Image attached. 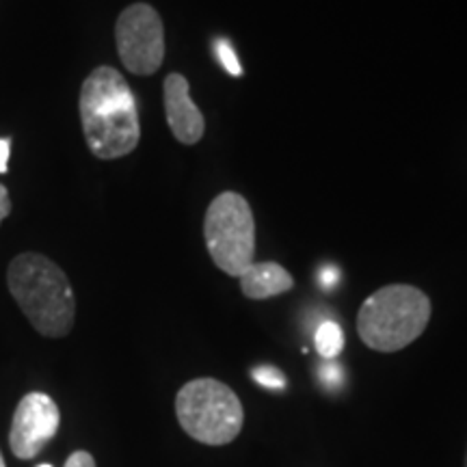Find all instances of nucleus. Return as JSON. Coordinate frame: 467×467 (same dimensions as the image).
I'll return each mask as SVG.
<instances>
[{"mask_svg": "<svg viewBox=\"0 0 467 467\" xmlns=\"http://www.w3.org/2000/svg\"><path fill=\"white\" fill-rule=\"evenodd\" d=\"M214 57H217V61L223 66V69L227 74L232 76H243V66L241 61H238L236 52H234L232 44L227 42L223 37H217L214 39Z\"/></svg>", "mask_w": 467, "mask_h": 467, "instance_id": "nucleus-12", "label": "nucleus"}, {"mask_svg": "<svg viewBox=\"0 0 467 467\" xmlns=\"http://www.w3.org/2000/svg\"><path fill=\"white\" fill-rule=\"evenodd\" d=\"M210 258L225 275L241 277L255 258V219L241 192L225 191L210 202L203 219Z\"/></svg>", "mask_w": 467, "mask_h": 467, "instance_id": "nucleus-5", "label": "nucleus"}, {"mask_svg": "<svg viewBox=\"0 0 467 467\" xmlns=\"http://www.w3.org/2000/svg\"><path fill=\"white\" fill-rule=\"evenodd\" d=\"M238 279L243 295L254 301L271 299L295 288V277L277 262H254Z\"/></svg>", "mask_w": 467, "mask_h": 467, "instance_id": "nucleus-9", "label": "nucleus"}, {"mask_svg": "<svg viewBox=\"0 0 467 467\" xmlns=\"http://www.w3.org/2000/svg\"><path fill=\"white\" fill-rule=\"evenodd\" d=\"M165 93V115L169 130L182 145H197L206 134V119L191 98L189 80L173 72L162 85Z\"/></svg>", "mask_w": 467, "mask_h": 467, "instance_id": "nucleus-8", "label": "nucleus"}, {"mask_svg": "<svg viewBox=\"0 0 467 467\" xmlns=\"http://www.w3.org/2000/svg\"><path fill=\"white\" fill-rule=\"evenodd\" d=\"M61 413L57 402L44 392H31L16 407L11 420L9 446L17 459H35L42 454L46 443L55 440Z\"/></svg>", "mask_w": 467, "mask_h": 467, "instance_id": "nucleus-7", "label": "nucleus"}, {"mask_svg": "<svg viewBox=\"0 0 467 467\" xmlns=\"http://www.w3.org/2000/svg\"><path fill=\"white\" fill-rule=\"evenodd\" d=\"M314 344H317L318 355L327 361L336 359L344 348V331L342 327L334 320H325L314 334Z\"/></svg>", "mask_w": 467, "mask_h": 467, "instance_id": "nucleus-10", "label": "nucleus"}, {"mask_svg": "<svg viewBox=\"0 0 467 467\" xmlns=\"http://www.w3.org/2000/svg\"><path fill=\"white\" fill-rule=\"evenodd\" d=\"M115 44L121 63L134 76L156 74L165 61V26L151 5L134 3L121 11L115 25Z\"/></svg>", "mask_w": 467, "mask_h": 467, "instance_id": "nucleus-6", "label": "nucleus"}, {"mask_svg": "<svg viewBox=\"0 0 467 467\" xmlns=\"http://www.w3.org/2000/svg\"><path fill=\"white\" fill-rule=\"evenodd\" d=\"M37 467H52L50 463H42V465H37Z\"/></svg>", "mask_w": 467, "mask_h": 467, "instance_id": "nucleus-18", "label": "nucleus"}, {"mask_svg": "<svg viewBox=\"0 0 467 467\" xmlns=\"http://www.w3.org/2000/svg\"><path fill=\"white\" fill-rule=\"evenodd\" d=\"M465 467H467V452H465Z\"/></svg>", "mask_w": 467, "mask_h": 467, "instance_id": "nucleus-19", "label": "nucleus"}, {"mask_svg": "<svg viewBox=\"0 0 467 467\" xmlns=\"http://www.w3.org/2000/svg\"><path fill=\"white\" fill-rule=\"evenodd\" d=\"M11 156V139H0V173H7Z\"/></svg>", "mask_w": 467, "mask_h": 467, "instance_id": "nucleus-15", "label": "nucleus"}, {"mask_svg": "<svg viewBox=\"0 0 467 467\" xmlns=\"http://www.w3.org/2000/svg\"><path fill=\"white\" fill-rule=\"evenodd\" d=\"M9 213H11V195L7 186L0 184V225H3V221L9 217Z\"/></svg>", "mask_w": 467, "mask_h": 467, "instance_id": "nucleus-14", "label": "nucleus"}, {"mask_svg": "<svg viewBox=\"0 0 467 467\" xmlns=\"http://www.w3.org/2000/svg\"><path fill=\"white\" fill-rule=\"evenodd\" d=\"M431 312V299L416 285H383L361 303L358 334L368 348L396 353L424 334Z\"/></svg>", "mask_w": 467, "mask_h": 467, "instance_id": "nucleus-3", "label": "nucleus"}, {"mask_svg": "<svg viewBox=\"0 0 467 467\" xmlns=\"http://www.w3.org/2000/svg\"><path fill=\"white\" fill-rule=\"evenodd\" d=\"M0 467H7V465H5V459H3V452H0Z\"/></svg>", "mask_w": 467, "mask_h": 467, "instance_id": "nucleus-17", "label": "nucleus"}, {"mask_svg": "<svg viewBox=\"0 0 467 467\" xmlns=\"http://www.w3.org/2000/svg\"><path fill=\"white\" fill-rule=\"evenodd\" d=\"M320 379H325V381H334V379H342V372L337 370V368L334 366V370H327V368H323V370H320Z\"/></svg>", "mask_w": 467, "mask_h": 467, "instance_id": "nucleus-16", "label": "nucleus"}, {"mask_svg": "<svg viewBox=\"0 0 467 467\" xmlns=\"http://www.w3.org/2000/svg\"><path fill=\"white\" fill-rule=\"evenodd\" d=\"M11 296L28 323L46 337H66L74 327L76 296L61 266L44 254L16 255L7 271Z\"/></svg>", "mask_w": 467, "mask_h": 467, "instance_id": "nucleus-2", "label": "nucleus"}, {"mask_svg": "<svg viewBox=\"0 0 467 467\" xmlns=\"http://www.w3.org/2000/svg\"><path fill=\"white\" fill-rule=\"evenodd\" d=\"M175 416L191 440L227 446L241 435L244 409L236 392L213 377L192 379L175 396Z\"/></svg>", "mask_w": 467, "mask_h": 467, "instance_id": "nucleus-4", "label": "nucleus"}, {"mask_svg": "<svg viewBox=\"0 0 467 467\" xmlns=\"http://www.w3.org/2000/svg\"><path fill=\"white\" fill-rule=\"evenodd\" d=\"M63 467H96V459L87 451H76L69 454Z\"/></svg>", "mask_w": 467, "mask_h": 467, "instance_id": "nucleus-13", "label": "nucleus"}, {"mask_svg": "<svg viewBox=\"0 0 467 467\" xmlns=\"http://www.w3.org/2000/svg\"><path fill=\"white\" fill-rule=\"evenodd\" d=\"M80 124L87 148L100 161L132 154L141 141L137 98L119 69L100 66L80 87Z\"/></svg>", "mask_w": 467, "mask_h": 467, "instance_id": "nucleus-1", "label": "nucleus"}, {"mask_svg": "<svg viewBox=\"0 0 467 467\" xmlns=\"http://www.w3.org/2000/svg\"><path fill=\"white\" fill-rule=\"evenodd\" d=\"M251 377H254L255 383L271 389V392H279V389L285 388V375L275 366H255L251 370Z\"/></svg>", "mask_w": 467, "mask_h": 467, "instance_id": "nucleus-11", "label": "nucleus"}]
</instances>
